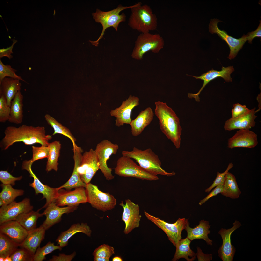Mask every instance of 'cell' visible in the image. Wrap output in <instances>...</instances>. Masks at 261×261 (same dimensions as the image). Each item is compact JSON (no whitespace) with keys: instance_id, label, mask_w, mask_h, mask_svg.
<instances>
[{"instance_id":"obj_9","label":"cell","mask_w":261,"mask_h":261,"mask_svg":"<svg viewBox=\"0 0 261 261\" xmlns=\"http://www.w3.org/2000/svg\"><path fill=\"white\" fill-rule=\"evenodd\" d=\"M144 213L148 220L165 232L169 240L176 246L178 242L181 239L182 232L185 229L188 220L179 218L175 223L172 224L152 215L145 210Z\"/></svg>"},{"instance_id":"obj_48","label":"cell","mask_w":261,"mask_h":261,"mask_svg":"<svg viewBox=\"0 0 261 261\" xmlns=\"http://www.w3.org/2000/svg\"><path fill=\"white\" fill-rule=\"evenodd\" d=\"M223 184H220L216 186V188L206 197L200 201L199 203V205H201L210 198L217 195L219 193H221L223 191Z\"/></svg>"},{"instance_id":"obj_28","label":"cell","mask_w":261,"mask_h":261,"mask_svg":"<svg viewBox=\"0 0 261 261\" xmlns=\"http://www.w3.org/2000/svg\"><path fill=\"white\" fill-rule=\"evenodd\" d=\"M19 80L9 77L5 78L0 83V94L6 98L7 105L10 107L16 94L20 91L21 84Z\"/></svg>"},{"instance_id":"obj_39","label":"cell","mask_w":261,"mask_h":261,"mask_svg":"<svg viewBox=\"0 0 261 261\" xmlns=\"http://www.w3.org/2000/svg\"><path fill=\"white\" fill-rule=\"evenodd\" d=\"M16 71L17 70L12 68L10 65L4 64L0 59V83L6 77L18 79L26 82L21 76H18L15 73Z\"/></svg>"},{"instance_id":"obj_53","label":"cell","mask_w":261,"mask_h":261,"mask_svg":"<svg viewBox=\"0 0 261 261\" xmlns=\"http://www.w3.org/2000/svg\"><path fill=\"white\" fill-rule=\"evenodd\" d=\"M112 261H122L123 259L120 257L116 256L114 257L112 259Z\"/></svg>"},{"instance_id":"obj_20","label":"cell","mask_w":261,"mask_h":261,"mask_svg":"<svg viewBox=\"0 0 261 261\" xmlns=\"http://www.w3.org/2000/svg\"><path fill=\"white\" fill-rule=\"evenodd\" d=\"M234 71V69L232 66L226 67H222L221 70L220 71L212 69L203 73L200 76H192L196 79H199L203 80V82L202 87L197 93L196 94L188 93V97L190 98H194L196 101H199L200 98L199 95L207 84L211 81L218 77L222 78L226 82H232V78L230 75Z\"/></svg>"},{"instance_id":"obj_8","label":"cell","mask_w":261,"mask_h":261,"mask_svg":"<svg viewBox=\"0 0 261 261\" xmlns=\"http://www.w3.org/2000/svg\"><path fill=\"white\" fill-rule=\"evenodd\" d=\"M87 202L92 207L104 212L111 210L116 204V199L108 193L100 190L97 186L89 183L85 187Z\"/></svg>"},{"instance_id":"obj_33","label":"cell","mask_w":261,"mask_h":261,"mask_svg":"<svg viewBox=\"0 0 261 261\" xmlns=\"http://www.w3.org/2000/svg\"><path fill=\"white\" fill-rule=\"evenodd\" d=\"M61 144L59 141H55L49 143L48 146L49 153L47 157L46 171L48 172L52 170H58V159L59 156Z\"/></svg>"},{"instance_id":"obj_3","label":"cell","mask_w":261,"mask_h":261,"mask_svg":"<svg viewBox=\"0 0 261 261\" xmlns=\"http://www.w3.org/2000/svg\"><path fill=\"white\" fill-rule=\"evenodd\" d=\"M122 153V155L134 159L141 167L152 174L170 176L175 174L173 171L167 172L161 167L158 156L150 148L142 150L134 147L132 150L123 151Z\"/></svg>"},{"instance_id":"obj_1","label":"cell","mask_w":261,"mask_h":261,"mask_svg":"<svg viewBox=\"0 0 261 261\" xmlns=\"http://www.w3.org/2000/svg\"><path fill=\"white\" fill-rule=\"evenodd\" d=\"M5 136L0 143V147L2 150L7 149L14 143L23 142L26 145L36 143L47 146L49 141L52 135L46 134L44 127L22 125L18 127L10 126L7 127L4 132Z\"/></svg>"},{"instance_id":"obj_54","label":"cell","mask_w":261,"mask_h":261,"mask_svg":"<svg viewBox=\"0 0 261 261\" xmlns=\"http://www.w3.org/2000/svg\"><path fill=\"white\" fill-rule=\"evenodd\" d=\"M4 261H12L11 258L10 256H7L4 259Z\"/></svg>"},{"instance_id":"obj_15","label":"cell","mask_w":261,"mask_h":261,"mask_svg":"<svg viewBox=\"0 0 261 261\" xmlns=\"http://www.w3.org/2000/svg\"><path fill=\"white\" fill-rule=\"evenodd\" d=\"M233 226L228 229L221 228L219 231L222 239V245L219 249L218 256L223 261H232L236 251V249L231 244V236L232 233L241 226L240 222L236 220L233 223Z\"/></svg>"},{"instance_id":"obj_5","label":"cell","mask_w":261,"mask_h":261,"mask_svg":"<svg viewBox=\"0 0 261 261\" xmlns=\"http://www.w3.org/2000/svg\"><path fill=\"white\" fill-rule=\"evenodd\" d=\"M139 3L128 6H124L119 4L116 8L107 11H103L97 8L96 12L92 13V14L96 22L100 23L102 25V30L100 35L96 40L92 41L89 40V41L92 45L98 46L99 40L103 37L105 31L107 28L113 27L116 31H117L120 23L126 21V16L125 14L123 13L120 14V12L123 10L131 8L137 5Z\"/></svg>"},{"instance_id":"obj_43","label":"cell","mask_w":261,"mask_h":261,"mask_svg":"<svg viewBox=\"0 0 261 261\" xmlns=\"http://www.w3.org/2000/svg\"><path fill=\"white\" fill-rule=\"evenodd\" d=\"M10 113V107L7 104L6 98L0 94V122L4 123L8 121Z\"/></svg>"},{"instance_id":"obj_50","label":"cell","mask_w":261,"mask_h":261,"mask_svg":"<svg viewBox=\"0 0 261 261\" xmlns=\"http://www.w3.org/2000/svg\"><path fill=\"white\" fill-rule=\"evenodd\" d=\"M247 40L248 43H252L253 40L256 37H261V22L260 21V23L257 29L254 31L248 33L247 34Z\"/></svg>"},{"instance_id":"obj_34","label":"cell","mask_w":261,"mask_h":261,"mask_svg":"<svg viewBox=\"0 0 261 261\" xmlns=\"http://www.w3.org/2000/svg\"><path fill=\"white\" fill-rule=\"evenodd\" d=\"M10 185H1L2 190L0 193V206L7 205L14 201L18 196L22 195L23 190L13 188Z\"/></svg>"},{"instance_id":"obj_36","label":"cell","mask_w":261,"mask_h":261,"mask_svg":"<svg viewBox=\"0 0 261 261\" xmlns=\"http://www.w3.org/2000/svg\"><path fill=\"white\" fill-rule=\"evenodd\" d=\"M44 117L48 124L54 130L53 135L57 134H62L67 137L71 140L73 144V147L77 145L75 143L76 139L69 129L63 126L49 114H46Z\"/></svg>"},{"instance_id":"obj_55","label":"cell","mask_w":261,"mask_h":261,"mask_svg":"<svg viewBox=\"0 0 261 261\" xmlns=\"http://www.w3.org/2000/svg\"><path fill=\"white\" fill-rule=\"evenodd\" d=\"M5 258L2 257H0V261H4Z\"/></svg>"},{"instance_id":"obj_42","label":"cell","mask_w":261,"mask_h":261,"mask_svg":"<svg viewBox=\"0 0 261 261\" xmlns=\"http://www.w3.org/2000/svg\"><path fill=\"white\" fill-rule=\"evenodd\" d=\"M33 153L32 158L31 159L33 163L40 159L47 158L49 153L47 146L42 145L40 147L32 146Z\"/></svg>"},{"instance_id":"obj_47","label":"cell","mask_w":261,"mask_h":261,"mask_svg":"<svg viewBox=\"0 0 261 261\" xmlns=\"http://www.w3.org/2000/svg\"><path fill=\"white\" fill-rule=\"evenodd\" d=\"M76 254L75 252L71 254L67 255L63 253H59L58 256L53 255L50 261H71L74 258Z\"/></svg>"},{"instance_id":"obj_26","label":"cell","mask_w":261,"mask_h":261,"mask_svg":"<svg viewBox=\"0 0 261 261\" xmlns=\"http://www.w3.org/2000/svg\"><path fill=\"white\" fill-rule=\"evenodd\" d=\"M46 230L41 225L30 232L24 240L20 244V247L28 249L34 254L44 238Z\"/></svg>"},{"instance_id":"obj_10","label":"cell","mask_w":261,"mask_h":261,"mask_svg":"<svg viewBox=\"0 0 261 261\" xmlns=\"http://www.w3.org/2000/svg\"><path fill=\"white\" fill-rule=\"evenodd\" d=\"M118 148L117 144L105 139L97 144L95 150L99 160V169L108 180L114 179V177L112 174V168L108 166L107 161L111 155L116 154Z\"/></svg>"},{"instance_id":"obj_35","label":"cell","mask_w":261,"mask_h":261,"mask_svg":"<svg viewBox=\"0 0 261 261\" xmlns=\"http://www.w3.org/2000/svg\"><path fill=\"white\" fill-rule=\"evenodd\" d=\"M20 244L0 233V257L10 256L18 248Z\"/></svg>"},{"instance_id":"obj_38","label":"cell","mask_w":261,"mask_h":261,"mask_svg":"<svg viewBox=\"0 0 261 261\" xmlns=\"http://www.w3.org/2000/svg\"><path fill=\"white\" fill-rule=\"evenodd\" d=\"M62 247L59 245H55L54 243L48 242L42 247L37 249L34 255V261H42L46 259V256L56 250H61Z\"/></svg>"},{"instance_id":"obj_17","label":"cell","mask_w":261,"mask_h":261,"mask_svg":"<svg viewBox=\"0 0 261 261\" xmlns=\"http://www.w3.org/2000/svg\"><path fill=\"white\" fill-rule=\"evenodd\" d=\"M85 187H80L73 191H66L62 189L59 191L55 202L60 207L77 206L81 203L87 202V199Z\"/></svg>"},{"instance_id":"obj_12","label":"cell","mask_w":261,"mask_h":261,"mask_svg":"<svg viewBox=\"0 0 261 261\" xmlns=\"http://www.w3.org/2000/svg\"><path fill=\"white\" fill-rule=\"evenodd\" d=\"M221 21L217 19H211L209 24V31L212 34H217L222 40L226 42L230 49L228 58L231 60L234 58L247 41V35L244 34L241 38L238 39L232 37L228 35L224 30H222L219 29L218 23Z\"/></svg>"},{"instance_id":"obj_4","label":"cell","mask_w":261,"mask_h":261,"mask_svg":"<svg viewBox=\"0 0 261 261\" xmlns=\"http://www.w3.org/2000/svg\"><path fill=\"white\" fill-rule=\"evenodd\" d=\"M131 14L128 25L132 29L141 33L150 32L156 30L158 26V20L150 7L141 2L130 9Z\"/></svg>"},{"instance_id":"obj_18","label":"cell","mask_w":261,"mask_h":261,"mask_svg":"<svg viewBox=\"0 0 261 261\" xmlns=\"http://www.w3.org/2000/svg\"><path fill=\"white\" fill-rule=\"evenodd\" d=\"M45 208L42 214L45 216L46 218L42 225L46 230L60 222L63 214L73 212L77 209V207L72 206L61 207L53 202L49 204Z\"/></svg>"},{"instance_id":"obj_21","label":"cell","mask_w":261,"mask_h":261,"mask_svg":"<svg viewBox=\"0 0 261 261\" xmlns=\"http://www.w3.org/2000/svg\"><path fill=\"white\" fill-rule=\"evenodd\" d=\"M255 108L250 110L247 113L236 118L231 117L225 122L224 128L225 130L231 131L236 129L249 130L254 126Z\"/></svg>"},{"instance_id":"obj_24","label":"cell","mask_w":261,"mask_h":261,"mask_svg":"<svg viewBox=\"0 0 261 261\" xmlns=\"http://www.w3.org/2000/svg\"><path fill=\"white\" fill-rule=\"evenodd\" d=\"M154 113L150 107L140 112L137 117L132 120L130 124L132 135L137 136L140 135L153 119Z\"/></svg>"},{"instance_id":"obj_7","label":"cell","mask_w":261,"mask_h":261,"mask_svg":"<svg viewBox=\"0 0 261 261\" xmlns=\"http://www.w3.org/2000/svg\"><path fill=\"white\" fill-rule=\"evenodd\" d=\"M114 171L116 174L121 177H133L149 181L159 179L157 176L149 173L138 165L131 158L123 155L117 160Z\"/></svg>"},{"instance_id":"obj_45","label":"cell","mask_w":261,"mask_h":261,"mask_svg":"<svg viewBox=\"0 0 261 261\" xmlns=\"http://www.w3.org/2000/svg\"><path fill=\"white\" fill-rule=\"evenodd\" d=\"M22 178V176L18 177H14L7 170L0 171V181L2 184L5 185H14L16 181L21 180Z\"/></svg>"},{"instance_id":"obj_14","label":"cell","mask_w":261,"mask_h":261,"mask_svg":"<svg viewBox=\"0 0 261 261\" xmlns=\"http://www.w3.org/2000/svg\"><path fill=\"white\" fill-rule=\"evenodd\" d=\"M125 202V204L122 201L119 205L123 209L122 220L125 224L123 232L127 234L134 228L139 226L142 216L140 214V208L138 204L129 199H126Z\"/></svg>"},{"instance_id":"obj_32","label":"cell","mask_w":261,"mask_h":261,"mask_svg":"<svg viewBox=\"0 0 261 261\" xmlns=\"http://www.w3.org/2000/svg\"><path fill=\"white\" fill-rule=\"evenodd\" d=\"M191 242V240L187 237L180 240L175 246L176 252L172 260L177 261L181 258H184L188 261L194 260L196 258V254L190 249V245Z\"/></svg>"},{"instance_id":"obj_22","label":"cell","mask_w":261,"mask_h":261,"mask_svg":"<svg viewBox=\"0 0 261 261\" xmlns=\"http://www.w3.org/2000/svg\"><path fill=\"white\" fill-rule=\"evenodd\" d=\"M73 150L74 164L72 174L69 179L66 183L58 187L59 189L65 188L67 190H70L73 188L80 187L85 188L86 187V184L82 181L77 171V168L80 164L83 150L81 147L77 145L73 148Z\"/></svg>"},{"instance_id":"obj_31","label":"cell","mask_w":261,"mask_h":261,"mask_svg":"<svg viewBox=\"0 0 261 261\" xmlns=\"http://www.w3.org/2000/svg\"><path fill=\"white\" fill-rule=\"evenodd\" d=\"M42 209L36 211L32 210L22 214L18 216L15 220L17 221L29 233L36 228L38 219L43 215L39 211Z\"/></svg>"},{"instance_id":"obj_44","label":"cell","mask_w":261,"mask_h":261,"mask_svg":"<svg viewBox=\"0 0 261 261\" xmlns=\"http://www.w3.org/2000/svg\"><path fill=\"white\" fill-rule=\"evenodd\" d=\"M233 166V164L232 162L230 163L229 164L227 169L224 172L222 173L217 172V176L213 181V183L210 186L205 190V192L209 193L213 188L216 186L220 184H223L225 175Z\"/></svg>"},{"instance_id":"obj_41","label":"cell","mask_w":261,"mask_h":261,"mask_svg":"<svg viewBox=\"0 0 261 261\" xmlns=\"http://www.w3.org/2000/svg\"><path fill=\"white\" fill-rule=\"evenodd\" d=\"M115 254L114 248L106 244L102 245L96 248L93 253L94 256L101 257L109 259Z\"/></svg>"},{"instance_id":"obj_13","label":"cell","mask_w":261,"mask_h":261,"mask_svg":"<svg viewBox=\"0 0 261 261\" xmlns=\"http://www.w3.org/2000/svg\"><path fill=\"white\" fill-rule=\"evenodd\" d=\"M33 206L30 199L26 198L22 201H14L9 204L1 207L0 208V225L5 222L15 220L20 215L32 210Z\"/></svg>"},{"instance_id":"obj_46","label":"cell","mask_w":261,"mask_h":261,"mask_svg":"<svg viewBox=\"0 0 261 261\" xmlns=\"http://www.w3.org/2000/svg\"><path fill=\"white\" fill-rule=\"evenodd\" d=\"M232 110V118H236L243 115L249 112L250 110L245 105H242L238 103L234 104Z\"/></svg>"},{"instance_id":"obj_37","label":"cell","mask_w":261,"mask_h":261,"mask_svg":"<svg viewBox=\"0 0 261 261\" xmlns=\"http://www.w3.org/2000/svg\"><path fill=\"white\" fill-rule=\"evenodd\" d=\"M97 158L95 150L90 149L86 151L82 155L81 163L77 169V171L81 177L84 175L86 170Z\"/></svg>"},{"instance_id":"obj_40","label":"cell","mask_w":261,"mask_h":261,"mask_svg":"<svg viewBox=\"0 0 261 261\" xmlns=\"http://www.w3.org/2000/svg\"><path fill=\"white\" fill-rule=\"evenodd\" d=\"M34 254L28 249L21 247L10 256L12 261H34Z\"/></svg>"},{"instance_id":"obj_52","label":"cell","mask_w":261,"mask_h":261,"mask_svg":"<svg viewBox=\"0 0 261 261\" xmlns=\"http://www.w3.org/2000/svg\"><path fill=\"white\" fill-rule=\"evenodd\" d=\"M94 261H109V259L101 257L94 256Z\"/></svg>"},{"instance_id":"obj_2","label":"cell","mask_w":261,"mask_h":261,"mask_svg":"<svg viewBox=\"0 0 261 261\" xmlns=\"http://www.w3.org/2000/svg\"><path fill=\"white\" fill-rule=\"evenodd\" d=\"M154 113L159 120L160 129L177 149L180 147L182 128L180 119L172 109L166 102H155Z\"/></svg>"},{"instance_id":"obj_30","label":"cell","mask_w":261,"mask_h":261,"mask_svg":"<svg viewBox=\"0 0 261 261\" xmlns=\"http://www.w3.org/2000/svg\"><path fill=\"white\" fill-rule=\"evenodd\" d=\"M235 176L228 172L225 175L221 195L232 199L238 198L241 194Z\"/></svg>"},{"instance_id":"obj_6","label":"cell","mask_w":261,"mask_h":261,"mask_svg":"<svg viewBox=\"0 0 261 261\" xmlns=\"http://www.w3.org/2000/svg\"><path fill=\"white\" fill-rule=\"evenodd\" d=\"M164 44V39L159 34L141 33L135 41L131 56L135 59L141 60L144 55L149 51L159 53L163 48Z\"/></svg>"},{"instance_id":"obj_25","label":"cell","mask_w":261,"mask_h":261,"mask_svg":"<svg viewBox=\"0 0 261 261\" xmlns=\"http://www.w3.org/2000/svg\"><path fill=\"white\" fill-rule=\"evenodd\" d=\"M92 231L87 223H83L74 224L67 230L62 232L56 241L62 248L67 246L69 239L75 234L78 232L83 233L87 236H91Z\"/></svg>"},{"instance_id":"obj_16","label":"cell","mask_w":261,"mask_h":261,"mask_svg":"<svg viewBox=\"0 0 261 261\" xmlns=\"http://www.w3.org/2000/svg\"><path fill=\"white\" fill-rule=\"evenodd\" d=\"M139 101L138 97L130 95L127 99L123 102L120 106L111 110V116L116 118V126L120 127L124 124H130L132 120L131 118L132 110L139 105Z\"/></svg>"},{"instance_id":"obj_27","label":"cell","mask_w":261,"mask_h":261,"mask_svg":"<svg viewBox=\"0 0 261 261\" xmlns=\"http://www.w3.org/2000/svg\"><path fill=\"white\" fill-rule=\"evenodd\" d=\"M210 225L208 221L202 220L199 225L194 228L189 226V223H187L185 229L187 233V238L191 241L195 239H203L205 241L208 245H212V240L209 239L208 234L210 231L209 230Z\"/></svg>"},{"instance_id":"obj_23","label":"cell","mask_w":261,"mask_h":261,"mask_svg":"<svg viewBox=\"0 0 261 261\" xmlns=\"http://www.w3.org/2000/svg\"><path fill=\"white\" fill-rule=\"evenodd\" d=\"M0 225V233L20 244L23 241L29 233L16 220L9 221Z\"/></svg>"},{"instance_id":"obj_19","label":"cell","mask_w":261,"mask_h":261,"mask_svg":"<svg viewBox=\"0 0 261 261\" xmlns=\"http://www.w3.org/2000/svg\"><path fill=\"white\" fill-rule=\"evenodd\" d=\"M257 135L248 129L239 130L228 140V147L252 148L258 144Z\"/></svg>"},{"instance_id":"obj_11","label":"cell","mask_w":261,"mask_h":261,"mask_svg":"<svg viewBox=\"0 0 261 261\" xmlns=\"http://www.w3.org/2000/svg\"><path fill=\"white\" fill-rule=\"evenodd\" d=\"M33 163L30 160L24 161L22 164V169L27 170L30 174V176L33 178V182L29 184V186L34 189L36 194L41 193L43 195V198L46 199V202L42 208H46L49 204L55 202L60 189L58 188H52L43 184L32 170L31 166Z\"/></svg>"},{"instance_id":"obj_49","label":"cell","mask_w":261,"mask_h":261,"mask_svg":"<svg viewBox=\"0 0 261 261\" xmlns=\"http://www.w3.org/2000/svg\"><path fill=\"white\" fill-rule=\"evenodd\" d=\"M12 41L13 43L11 46L6 48H3L0 49V59L4 57H6L10 59L13 57V56L11 55V54L13 53L12 51L13 49L14 45L17 42V41L14 39L12 40Z\"/></svg>"},{"instance_id":"obj_29","label":"cell","mask_w":261,"mask_h":261,"mask_svg":"<svg viewBox=\"0 0 261 261\" xmlns=\"http://www.w3.org/2000/svg\"><path fill=\"white\" fill-rule=\"evenodd\" d=\"M23 97L20 91L15 95L10 106V113L8 121L16 124H21L23 119Z\"/></svg>"},{"instance_id":"obj_51","label":"cell","mask_w":261,"mask_h":261,"mask_svg":"<svg viewBox=\"0 0 261 261\" xmlns=\"http://www.w3.org/2000/svg\"><path fill=\"white\" fill-rule=\"evenodd\" d=\"M197 252L196 254V255L197 256L198 261H209L212 260V254H205L199 248L197 247Z\"/></svg>"}]
</instances>
